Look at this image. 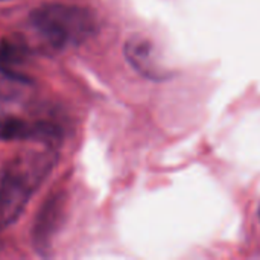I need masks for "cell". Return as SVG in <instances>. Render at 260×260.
<instances>
[{
    "instance_id": "6da1fadb",
    "label": "cell",
    "mask_w": 260,
    "mask_h": 260,
    "mask_svg": "<svg viewBox=\"0 0 260 260\" xmlns=\"http://www.w3.org/2000/svg\"><path fill=\"white\" fill-rule=\"evenodd\" d=\"M29 21L44 40L56 47L81 44L93 37L98 27L90 9L66 3L41 5L30 12Z\"/></svg>"
},
{
    "instance_id": "7a4b0ae2",
    "label": "cell",
    "mask_w": 260,
    "mask_h": 260,
    "mask_svg": "<svg viewBox=\"0 0 260 260\" xmlns=\"http://www.w3.org/2000/svg\"><path fill=\"white\" fill-rule=\"evenodd\" d=\"M37 187L9 163L0 169V230L14 224Z\"/></svg>"
},
{
    "instance_id": "3957f363",
    "label": "cell",
    "mask_w": 260,
    "mask_h": 260,
    "mask_svg": "<svg viewBox=\"0 0 260 260\" xmlns=\"http://www.w3.org/2000/svg\"><path fill=\"white\" fill-rule=\"evenodd\" d=\"M123 52L129 66L148 79L160 81L171 75V72L161 62V56L155 43L145 35L136 34L129 37L125 43Z\"/></svg>"
},
{
    "instance_id": "277c9868",
    "label": "cell",
    "mask_w": 260,
    "mask_h": 260,
    "mask_svg": "<svg viewBox=\"0 0 260 260\" xmlns=\"http://www.w3.org/2000/svg\"><path fill=\"white\" fill-rule=\"evenodd\" d=\"M64 213H66V193L62 190H55L44 200L34 221L32 238L40 250L50 245L52 239L55 238L62 222Z\"/></svg>"
},
{
    "instance_id": "5b68a950",
    "label": "cell",
    "mask_w": 260,
    "mask_h": 260,
    "mask_svg": "<svg viewBox=\"0 0 260 260\" xmlns=\"http://www.w3.org/2000/svg\"><path fill=\"white\" fill-rule=\"evenodd\" d=\"M14 61V53L9 49L0 47V67H5L6 64Z\"/></svg>"
},
{
    "instance_id": "8992f818",
    "label": "cell",
    "mask_w": 260,
    "mask_h": 260,
    "mask_svg": "<svg viewBox=\"0 0 260 260\" xmlns=\"http://www.w3.org/2000/svg\"><path fill=\"white\" fill-rule=\"evenodd\" d=\"M259 216H260V210H259Z\"/></svg>"
},
{
    "instance_id": "52a82bcc",
    "label": "cell",
    "mask_w": 260,
    "mask_h": 260,
    "mask_svg": "<svg viewBox=\"0 0 260 260\" xmlns=\"http://www.w3.org/2000/svg\"><path fill=\"white\" fill-rule=\"evenodd\" d=\"M0 2H3V0H0Z\"/></svg>"
}]
</instances>
